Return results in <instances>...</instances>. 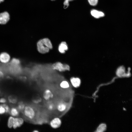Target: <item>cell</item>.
Masks as SVG:
<instances>
[{
    "label": "cell",
    "mask_w": 132,
    "mask_h": 132,
    "mask_svg": "<svg viewBox=\"0 0 132 132\" xmlns=\"http://www.w3.org/2000/svg\"><path fill=\"white\" fill-rule=\"evenodd\" d=\"M60 86L62 89H67L70 87V85L67 81L64 80L61 82L60 84Z\"/></svg>",
    "instance_id": "5bb4252c"
},
{
    "label": "cell",
    "mask_w": 132,
    "mask_h": 132,
    "mask_svg": "<svg viewBox=\"0 0 132 132\" xmlns=\"http://www.w3.org/2000/svg\"><path fill=\"white\" fill-rule=\"evenodd\" d=\"M50 0L51 1H54V0Z\"/></svg>",
    "instance_id": "4316f807"
},
{
    "label": "cell",
    "mask_w": 132,
    "mask_h": 132,
    "mask_svg": "<svg viewBox=\"0 0 132 132\" xmlns=\"http://www.w3.org/2000/svg\"><path fill=\"white\" fill-rule=\"evenodd\" d=\"M91 13L92 16L96 18H98L104 16V14L103 12L95 10H92Z\"/></svg>",
    "instance_id": "8fae6325"
},
{
    "label": "cell",
    "mask_w": 132,
    "mask_h": 132,
    "mask_svg": "<svg viewBox=\"0 0 132 132\" xmlns=\"http://www.w3.org/2000/svg\"><path fill=\"white\" fill-rule=\"evenodd\" d=\"M10 16L7 11H4L0 13V24H5L9 21Z\"/></svg>",
    "instance_id": "5b68a950"
},
{
    "label": "cell",
    "mask_w": 132,
    "mask_h": 132,
    "mask_svg": "<svg viewBox=\"0 0 132 132\" xmlns=\"http://www.w3.org/2000/svg\"><path fill=\"white\" fill-rule=\"evenodd\" d=\"M37 49L41 54H45L49 52L50 49L52 48V45L50 40L45 38L39 40L37 43Z\"/></svg>",
    "instance_id": "6da1fadb"
},
{
    "label": "cell",
    "mask_w": 132,
    "mask_h": 132,
    "mask_svg": "<svg viewBox=\"0 0 132 132\" xmlns=\"http://www.w3.org/2000/svg\"><path fill=\"white\" fill-rule=\"evenodd\" d=\"M69 104L64 101H61L58 103L56 108L60 112H64L67 110L68 107H69Z\"/></svg>",
    "instance_id": "277c9868"
},
{
    "label": "cell",
    "mask_w": 132,
    "mask_h": 132,
    "mask_svg": "<svg viewBox=\"0 0 132 132\" xmlns=\"http://www.w3.org/2000/svg\"><path fill=\"white\" fill-rule=\"evenodd\" d=\"M5 113V110L2 105H0V114H3Z\"/></svg>",
    "instance_id": "7402d4cb"
},
{
    "label": "cell",
    "mask_w": 132,
    "mask_h": 132,
    "mask_svg": "<svg viewBox=\"0 0 132 132\" xmlns=\"http://www.w3.org/2000/svg\"><path fill=\"white\" fill-rule=\"evenodd\" d=\"M43 97L45 100L48 101L52 98L54 96L51 90L46 89L44 91Z\"/></svg>",
    "instance_id": "ba28073f"
},
{
    "label": "cell",
    "mask_w": 132,
    "mask_h": 132,
    "mask_svg": "<svg viewBox=\"0 0 132 132\" xmlns=\"http://www.w3.org/2000/svg\"><path fill=\"white\" fill-rule=\"evenodd\" d=\"M10 59V55L6 52H2L0 54V61L2 63H6L8 62Z\"/></svg>",
    "instance_id": "9c48e42d"
},
{
    "label": "cell",
    "mask_w": 132,
    "mask_h": 132,
    "mask_svg": "<svg viewBox=\"0 0 132 132\" xmlns=\"http://www.w3.org/2000/svg\"><path fill=\"white\" fill-rule=\"evenodd\" d=\"M4 0H0V3L3 2Z\"/></svg>",
    "instance_id": "d4e9b609"
},
{
    "label": "cell",
    "mask_w": 132,
    "mask_h": 132,
    "mask_svg": "<svg viewBox=\"0 0 132 132\" xmlns=\"http://www.w3.org/2000/svg\"><path fill=\"white\" fill-rule=\"evenodd\" d=\"M3 73L1 71H0V80L3 78Z\"/></svg>",
    "instance_id": "cb8c5ba5"
},
{
    "label": "cell",
    "mask_w": 132,
    "mask_h": 132,
    "mask_svg": "<svg viewBox=\"0 0 132 132\" xmlns=\"http://www.w3.org/2000/svg\"><path fill=\"white\" fill-rule=\"evenodd\" d=\"M33 132H38V131L36 130V131H34Z\"/></svg>",
    "instance_id": "484cf974"
},
{
    "label": "cell",
    "mask_w": 132,
    "mask_h": 132,
    "mask_svg": "<svg viewBox=\"0 0 132 132\" xmlns=\"http://www.w3.org/2000/svg\"><path fill=\"white\" fill-rule=\"evenodd\" d=\"M6 102V100L5 99L3 98H2L0 99V103H5Z\"/></svg>",
    "instance_id": "603a6c76"
},
{
    "label": "cell",
    "mask_w": 132,
    "mask_h": 132,
    "mask_svg": "<svg viewBox=\"0 0 132 132\" xmlns=\"http://www.w3.org/2000/svg\"><path fill=\"white\" fill-rule=\"evenodd\" d=\"M106 128V126L104 124H100L98 127L96 132H102L105 130Z\"/></svg>",
    "instance_id": "2e32d148"
},
{
    "label": "cell",
    "mask_w": 132,
    "mask_h": 132,
    "mask_svg": "<svg viewBox=\"0 0 132 132\" xmlns=\"http://www.w3.org/2000/svg\"><path fill=\"white\" fill-rule=\"evenodd\" d=\"M8 100L9 102L11 103L15 104L17 101V99L14 97L10 96L8 98Z\"/></svg>",
    "instance_id": "e0dca14e"
},
{
    "label": "cell",
    "mask_w": 132,
    "mask_h": 132,
    "mask_svg": "<svg viewBox=\"0 0 132 132\" xmlns=\"http://www.w3.org/2000/svg\"><path fill=\"white\" fill-rule=\"evenodd\" d=\"M61 124V120L58 118L53 119L50 122L51 126L53 128H57L59 127Z\"/></svg>",
    "instance_id": "52a82bcc"
},
{
    "label": "cell",
    "mask_w": 132,
    "mask_h": 132,
    "mask_svg": "<svg viewBox=\"0 0 132 132\" xmlns=\"http://www.w3.org/2000/svg\"><path fill=\"white\" fill-rule=\"evenodd\" d=\"M52 69L59 71H64L65 70H69L70 67L66 64H63L60 62H58L54 64L52 66Z\"/></svg>",
    "instance_id": "3957f363"
},
{
    "label": "cell",
    "mask_w": 132,
    "mask_h": 132,
    "mask_svg": "<svg viewBox=\"0 0 132 132\" xmlns=\"http://www.w3.org/2000/svg\"><path fill=\"white\" fill-rule=\"evenodd\" d=\"M10 113L11 115L13 117L18 116L19 114V110L16 108L13 107L11 108Z\"/></svg>",
    "instance_id": "4fadbf2b"
},
{
    "label": "cell",
    "mask_w": 132,
    "mask_h": 132,
    "mask_svg": "<svg viewBox=\"0 0 132 132\" xmlns=\"http://www.w3.org/2000/svg\"><path fill=\"white\" fill-rule=\"evenodd\" d=\"M14 119V117L12 116H10L9 118L7 123V126L9 128H12Z\"/></svg>",
    "instance_id": "9a60e30c"
},
{
    "label": "cell",
    "mask_w": 132,
    "mask_h": 132,
    "mask_svg": "<svg viewBox=\"0 0 132 132\" xmlns=\"http://www.w3.org/2000/svg\"><path fill=\"white\" fill-rule=\"evenodd\" d=\"M25 105L22 102H20L19 103L18 106V109L21 111H23Z\"/></svg>",
    "instance_id": "ac0fdd59"
},
{
    "label": "cell",
    "mask_w": 132,
    "mask_h": 132,
    "mask_svg": "<svg viewBox=\"0 0 132 132\" xmlns=\"http://www.w3.org/2000/svg\"><path fill=\"white\" fill-rule=\"evenodd\" d=\"M11 62L12 64L14 65H18L20 63V61L18 59L16 58H13L11 60Z\"/></svg>",
    "instance_id": "d6986e66"
},
{
    "label": "cell",
    "mask_w": 132,
    "mask_h": 132,
    "mask_svg": "<svg viewBox=\"0 0 132 132\" xmlns=\"http://www.w3.org/2000/svg\"><path fill=\"white\" fill-rule=\"evenodd\" d=\"M2 105L5 109V113H10V110L8 105L5 104H3Z\"/></svg>",
    "instance_id": "44dd1931"
},
{
    "label": "cell",
    "mask_w": 132,
    "mask_h": 132,
    "mask_svg": "<svg viewBox=\"0 0 132 132\" xmlns=\"http://www.w3.org/2000/svg\"></svg>",
    "instance_id": "83f0119b"
},
{
    "label": "cell",
    "mask_w": 132,
    "mask_h": 132,
    "mask_svg": "<svg viewBox=\"0 0 132 132\" xmlns=\"http://www.w3.org/2000/svg\"><path fill=\"white\" fill-rule=\"evenodd\" d=\"M67 45L66 42H62L59 44L58 47V50L59 52L61 53H64L65 51L68 50Z\"/></svg>",
    "instance_id": "30bf717a"
},
{
    "label": "cell",
    "mask_w": 132,
    "mask_h": 132,
    "mask_svg": "<svg viewBox=\"0 0 132 132\" xmlns=\"http://www.w3.org/2000/svg\"><path fill=\"white\" fill-rule=\"evenodd\" d=\"M23 114L25 117L29 120H33L36 116V113L34 108L30 105L25 106L23 110Z\"/></svg>",
    "instance_id": "7a4b0ae2"
},
{
    "label": "cell",
    "mask_w": 132,
    "mask_h": 132,
    "mask_svg": "<svg viewBox=\"0 0 132 132\" xmlns=\"http://www.w3.org/2000/svg\"><path fill=\"white\" fill-rule=\"evenodd\" d=\"M88 1L91 5L94 6L97 4L98 0H88Z\"/></svg>",
    "instance_id": "ffe728a7"
},
{
    "label": "cell",
    "mask_w": 132,
    "mask_h": 132,
    "mask_svg": "<svg viewBox=\"0 0 132 132\" xmlns=\"http://www.w3.org/2000/svg\"><path fill=\"white\" fill-rule=\"evenodd\" d=\"M24 122V120L22 118L14 117L12 127L15 129L20 127L22 125Z\"/></svg>",
    "instance_id": "8992f818"
},
{
    "label": "cell",
    "mask_w": 132,
    "mask_h": 132,
    "mask_svg": "<svg viewBox=\"0 0 132 132\" xmlns=\"http://www.w3.org/2000/svg\"><path fill=\"white\" fill-rule=\"evenodd\" d=\"M70 81L72 85L74 87L77 88L80 84L81 81L78 78L71 77L70 79Z\"/></svg>",
    "instance_id": "7c38bea8"
}]
</instances>
